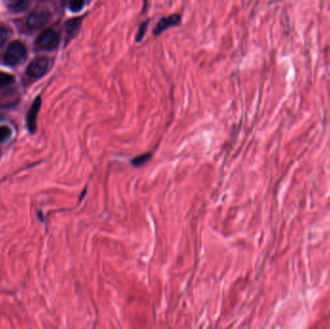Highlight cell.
<instances>
[{"label":"cell","mask_w":330,"mask_h":329,"mask_svg":"<svg viewBox=\"0 0 330 329\" xmlns=\"http://www.w3.org/2000/svg\"><path fill=\"white\" fill-rule=\"evenodd\" d=\"M81 18H77V19H72L69 20L65 24V31L69 37H73L78 32L80 25H81Z\"/></svg>","instance_id":"8"},{"label":"cell","mask_w":330,"mask_h":329,"mask_svg":"<svg viewBox=\"0 0 330 329\" xmlns=\"http://www.w3.org/2000/svg\"><path fill=\"white\" fill-rule=\"evenodd\" d=\"M6 39H7V31L5 28L0 26V47L4 44Z\"/></svg>","instance_id":"14"},{"label":"cell","mask_w":330,"mask_h":329,"mask_svg":"<svg viewBox=\"0 0 330 329\" xmlns=\"http://www.w3.org/2000/svg\"><path fill=\"white\" fill-rule=\"evenodd\" d=\"M6 8L14 13H22L28 8V0H3Z\"/></svg>","instance_id":"7"},{"label":"cell","mask_w":330,"mask_h":329,"mask_svg":"<svg viewBox=\"0 0 330 329\" xmlns=\"http://www.w3.org/2000/svg\"><path fill=\"white\" fill-rule=\"evenodd\" d=\"M60 44V37L53 29H45L37 38L36 44L39 48L51 51L54 50Z\"/></svg>","instance_id":"2"},{"label":"cell","mask_w":330,"mask_h":329,"mask_svg":"<svg viewBox=\"0 0 330 329\" xmlns=\"http://www.w3.org/2000/svg\"><path fill=\"white\" fill-rule=\"evenodd\" d=\"M85 6V0H71L69 3L70 10L74 13L80 12Z\"/></svg>","instance_id":"9"},{"label":"cell","mask_w":330,"mask_h":329,"mask_svg":"<svg viewBox=\"0 0 330 329\" xmlns=\"http://www.w3.org/2000/svg\"><path fill=\"white\" fill-rule=\"evenodd\" d=\"M151 157V154H144V155H140L138 157L133 158L132 160V164L135 166H140V165L144 164L147 160H149V158Z\"/></svg>","instance_id":"12"},{"label":"cell","mask_w":330,"mask_h":329,"mask_svg":"<svg viewBox=\"0 0 330 329\" xmlns=\"http://www.w3.org/2000/svg\"><path fill=\"white\" fill-rule=\"evenodd\" d=\"M25 55L26 48L24 44L19 41H16L8 45L4 55V61L9 66H15L22 61Z\"/></svg>","instance_id":"1"},{"label":"cell","mask_w":330,"mask_h":329,"mask_svg":"<svg viewBox=\"0 0 330 329\" xmlns=\"http://www.w3.org/2000/svg\"><path fill=\"white\" fill-rule=\"evenodd\" d=\"M48 69V60L45 57H38L34 59L26 69V75L31 78L43 77Z\"/></svg>","instance_id":"3"},{"label":"cell","mask_w":330,"mask_h":329,"mask_svg":"<svg viewBox=\"0 0 330 329\" xmlns=\"http://www.w3.org/2000/svg\"><path fill=\"white\" fill-rule=\"evenodd\" d=\"M41 104H42L41 97H37L27 114V127L31 133H35L37 130V117L41 108Z\"/></svg>","instance_id":"6"},{"label":"cell","mask_w":330,"mask_h":329,"mask_svg":"<svg viewBox=\"0 0 330 329\" xmlns=\"http://www.w3.org/2000/svg\"><path fill=\"white\" fill-rule=\"evenodd\" d=\"M181 22H182V17L180 15H171L169 17L162 18L159 22H157L156 26L154 27V35H160L162 32H164L165 30H167L173 26H177Z\"/></svg>","instance_id":"5"},{"label":"cell","mask_w":330,"mask_h":329,"mask_svg":"<svg viewBox=\"0 0 330 329\" xmlns=\"http://www.w3.org/2000/svg\"><path fill=\"white\" fill-rule=\"evenodd\" d=\"M14 80H15V78L10 74L0 72V87L10 85L14 82Z\"/></svg>","instance_id":"10"},{"label":"cell","mask_w":330,"mask_h":329,"mask_svg":"<svg viewBox=\"0 0 330 329\" xmlns=\"http://www.w3.org/2000/svg\"><path fill=\"white\" fill-rule=\"evenodd\" d=\"M49 19V13L46 11H35L31 13L27 20L26 26L30 30H37L44 26Z\"/></svg>","instance_id":"4"},{"label":"cell","mask_w":330,"mask_h":329,"mask_svg":"<svg viewBox=\"0 0 330 329\" xmlns=\"http://www.w3.org/2000/svg\"><path fill=\"white\" fill-rule=\"evenodd\" d=\"M12 130L7 126L0 127V142H4L8 140L12 135Z\"/></svg>","instance_id":"11"},{"label":"cell","mask_w":330,"mask_h":329,"mask_svg":"<svg viewBox=\"0 0 330 329\" xmlns=\"http://www.w3.org/2000/svg\"><path fill=\"white\" fill-rule=\"evenodd\" d=\"M146 29H147V22H144V23H142V25H141L138 33H137V36H136V40L137 41H140L143 38Z\"/></svg>","instance_id":"13"}]
</instances>
